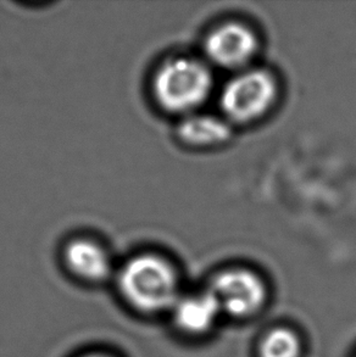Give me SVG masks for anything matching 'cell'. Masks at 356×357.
Here are the masks:
<instances>
[{
    "label": "cell",
    "instance_id": "2",
    "mask_svg": "<svg viewBox=\"0 0 356 357\" xmlns=\"http://www.w3.org/2000/svg\"><path fill=\"white\" fill-rule=\"evenodd\" d=\"M212 89V75L197 58L174 56L156 68L151 94L164 112L187 116L207 100Z\"/></svg>",
    "mask_w": 356,
    "mask_h": 357
},
{
    "label": "cell",
    "instance_id": "3",
    "mask_svg": "<svg viewBox=\"0 0 356 357\" xmlns=\"http://www.w3.org/2000/svg\"><path fill=\"white\" fill-rule=\"evenodd\" d=\"M221 309L225 321L251 324L269 309L272 291L258 271L246 266H228L214 272L205 282Z\"/></svg>",
    "mask_w": 356,
    "mask_h": 357
},
{
    "label": "cell",
    "instance_id": "11",
    "mask_svg": "<svg viewBox=\"0 0 356 357\" xmlns=\"http://www.w3.org/2000/svg\"><path fill=\"white\" fill-rule=\"evenodd\" d=\"M353 357H356V351L354 353V355H353Z\"/></svg>",
    "mask_w": 356,
    "mask_h": 357
},
{
    "label": "cell",
    "instance_id": "6",
    "mask_svg": "<svg viewBox=\"0 0 356 357\" xmlns=\"http://www.w3.org/2000/svg\"><path fill=\"white\" fill-rule=\"evenodd\" d=\"M207 60L225 70L248 68L258 52V37L246 24L225 22L212 29L204 42Z\"/></svg>",
    "mask_w": 356,
    "mask_h": 357
},
{
    "label": "cell",
    "instance_id": "9",
    "mask_svg": "<svg viewBox=\"0 0 356 357\" xmlns=\"http://www.w3.org/2000/svg\"><path fill=\"white\" fill-rule=\"evenodd\" d=\"M178 137L191 146H216L231 137V126L227 120L207 114H189L179 122Z\"/></svg>",
    "mask_w": 356,
    "mask_h": 357
},
{
    "label": "cell",
    "instance_id": "1",
    "mask_svg": "<svg viewBox=\"0 0 356 357\" xmlns=\"http://www.w3.org/2000/svg\"><path fill=\"white\" fill-rule=\"evenodd\" d=\"M115 275L126 303L147 316H168L184 293L176 265L156 252L131 256Z\"/></svg>",
    "mask_w": 356,
    "mask_h": 357
},
{
    "label": "cell",
    "instance_id": "4",
    "mask_svg": "<svg viewBox=\"0 0 356 357\" xmlns=\"http://www.w3.org/2000/svg\"><path fill=\"white\" fill-rule=\"evenodd\" d=\"M277 98V82L261 68L237 73L222 89L220 104L226 120L248 123L264 116Z\"/></svg>",
    "mask_w": 356,
    "mask_h": 357
},
{
    "label": "cell",
    "instance_id": "10",
    "mask_svg": "<svg viewBox=\"0 0 356 357\" xmlns=\"http://www.w3.org/2000/svg\"><path fill=\"white\" fill-rule=\"evenodd\" d=\"M81 357H111L109 355H105V354H88V355H84V356Z\"/></svg>",
    "mask_w": 356,
    "mask_h": 357
},
{
    "label": "cell",
    "instance_id": "7",
    "mask_svg": "<svg viewBox=\"0 0 356 357\" xmlns=\"http://www.w3.org/2000/svg\"><path fill=\"white\" fill-rule=\"evenodd\" d=\"M63 260L68 272L86 283H103L116 275L110 252L101 241L76 237L64 246Z\"/></svg>",
    "mask_w": 356,
    "mask_h": 357
},
{
    "label": "cell",
    "instance_id": "5",
    "mask_svg": "<svg viewBox=\"0 0 356 357\" xmlns=\"http://www.w3.org/2000/svg\"><path fill=\"white\" fill-rule=\"evenodd\" d=\"M168 317L175 332L189 342L207 340L225 321L220 306L205 285L192 291L184 290Z\"/></svg>",
    "mask_w": 356,
    "mask_h": 357
},
{
    "label": "cell",
    "instance_id": "8",
    "mask_svg": "<svg viewBox=\"0 0 356 357\" xmlns=\"http://www.w3.org/2000/svg\"><path fill=\"white\" fill-rule=\"evenodd\" d=\"M306 340L302 331L276 324L261 332L254 344V357H305Z\"/></svg>",
    "mask_w": 356,
    "mask_h": 357
}]
</instances>
